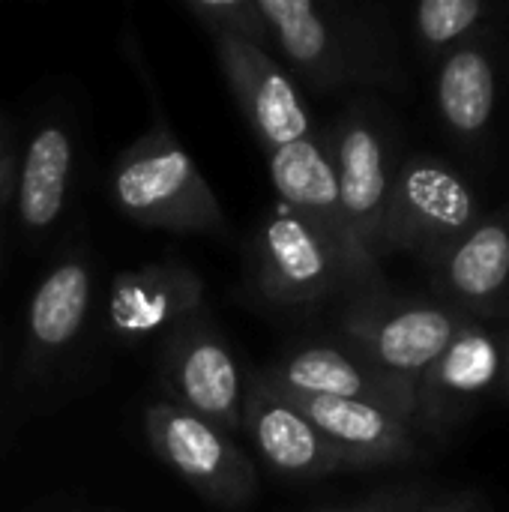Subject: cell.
Returning a JSON list of instances; mask_svg holds the SVG:
<instances>
[{
    "label": "cell",
    "instance_id": "6",
    "mask_svg": "<svg viewBox=\"0 0 509 512\" xmlns=\"http://www.w3.org/2000/svg\"><path fill=\"white\" fill-rule=\"evenodd\" d=\"M267 162H270V180L279 192V204L297 213L300 219H306L333 246L357 294L372 291L381 282V270L378 261L360 246V240L354 237L345 219L336 168L327 144L309 135L303 141H294L270 153Z\"/></svg>",
    "mask_w": 509,
    "mask_h": 512
},
{
    "label": "cell",
    "instance_id": "7",
    "mask_svg": "<svg viewBox=\"0 0 509 512\" xmlns=\"http://www.w3.org/2000/svg\"><path fill=\"white\" fill-rule=\"evenodd\" d=\"M252 270L258 294L276 306H309L354 291L333 246L282 204L258 228Z\"/></svg>",
    "mask_w": 509,
    "mask_h": 512
},
{
    "label": "cell",
    "instance_id": "24",
    "mask_svg": "<svg viewBox=\"0 0 509 512\" xmlns=\"http://www.w3.org/2000/svg\"><path fill=\"white\" fill-rule=\"evenodd\" d=\"M9 183H15V156L0 138V189L9 186Z\"/></svg>",
    "mask_w": 509,
    "mask_h": 512
},
{
    "label": "cell",
    "instance_id": "9",
    "mask_svg": "<svg viewBox=\"0 0 509 512\" xmlns=\"http://www.w3.org/2000/svg\"><path fill=\"white\" fill-rule=\"evenodd\" d=\"M327 150L336 168L345 219L360 246L378 261L384 255V225L393 186L384 135L363 111H348L336 123Z\"/></svg>",
    "mask_w": 509,
    "mask_h": 512
},
{
    "label": "cell",
    "instance_id": "15",
    "mask_svg": "<svg viewBox=\"0 0 509 512\" xmlns=\"http://www.w3.org/2000/svg\"><path fill=\"white\" fill-rule=\"evenodd\" d=\"M270 42L291 69L315 90L339 87L354 75V54L345 30L312 0H258Z\"/></svg>",
    "mask_w": 509,
    "mask_h": 512
},
{
    "label": "cell",
    "instance_id": "18",
    "mask_svg": "<svg viewBox=\"0 0 509 512\" xmlns=\"http://www.w3.org/2000/svg\"><path fill=\"white\" fill-rule=\"evenodd\" d=\"M450 291L468 303H486L509 282V228L504 222H477L444 258Z\"/></svg>",
    "mask_w": 509,
    "mask_h": 512
},
{
    "label": "cell",
    "instance_id": "22",
    "mask_svg": "<svg viewBox=\"0 0 509 512\" xmlns=\"http://www.w3.org/2000/svg\"><path fill=\"white\" fill-rule=\"evenodd\" d=\"M423 498H426V489L420 486H408V489H387V492H378L354 507H345V510H327V512H417L423 507Z\"/></svg>",
    "mask_w": 509,
    "mask_h": 512
},
{
    "label": "cell",
    "instance_id": "5",
    "mask_svg": "<svg viewBox=\"0 0 509 512\" xmlns=\"http://www.w3.org/2000/svg\"><path fill=\"white\" fill-rule=\"evenodd\" d=\"M459 327L462 321L441 306L375 303L369 297L357 300L342 318V336L351 351L414 393Z\"/></svg>",
    "mask_w": 509,
    "mask_h": 512
},
{
    "label": "cell",
    "instance_id": "14",
    "mask_svg": "<svg viewBox=\"0 0 509 512\" xmlns=\"http://www.w3.org/2000/svg\"><path fill=\"white\" fill-rule=\"evenodd\" d=\"M504 378V345L477 324H462L447 351L417 384V423L444 429Z\"/></svg>",
    "mask_w": 509,
    "mask_h": 512
},
{
    "label": "cell",
    "instance_id": "2",
    "mask_svg": "<svg viewBox=\"0 0 509 512\" xmlns=\"http://www.w3.org/2000/svg\"><path fill=\"white\" fill-rule=\"evenodd\" d=\"M144 432L153 453L207 504L234 510L255 498L258 471L219 426L165 399L147 405Z\"/></svg>",
    "mask_w": 509,
    "mask_h": 512
},
{
    "label": "cell",
    "instance_id": "21",
    "mask_svg": "<svg viewBox=\"0 0 509 512\" xmlns=\"http://www.w3.org/2000/svg\"><path fill=\"white\" fill-rule=\"evenodd\" d=\"M486 6L480 0H423L414 12L417 33L426 45H450L480 24Z\"/></svg>",
    "mask_w": 509,
    "mask_h": 512
},
{
    "label": "cell",
    "instance_id": "23",
    "mask_svg": "<svg viewBox=\"0 0 509 512\" xmlns=\"http://www.w3.org/2000/svg\"><path fill=\"white\" fill-rule=\"evenodd\" d=\"M417 512H483V501L480 498H471V495H462V498H450V501H441V504H432V507H420Z\"/></svg>",
    "mask_w": 509,
    "mask_h": 512
},
{
    "label": "cell",
    "instance_id": "26",
    "mask_svg": "<svg viewBox=\"0 0 509 512\" xmlns=\"http://www.w3.org/2000/svg\"><path fill=\"white\" fill-rule=\"evenodd\" d=\"M504 375H507V384H509V345L504 348Z\"/></svg>",
    "mask_w": 509,
    "mask_h": 512
},
{
    "label": "cell",
    "instance_id": "17",
    "mask_svg": "<svg viewBox=\"0 0 509 512\" xmlns=\"http://www.w3.org/2000/svg\"><path fill=\"white\" fill-rule=\"evenodd\" d=\"M72 156V138L60 123H45L33 132L21 162L15 165L12 189L24 228L45 231L60 219L72 177Z\"/></svg>",
    "mask_w": 509,
    "mask_h": 512
},
{
    "label": "cell",
    "instance_id": "3",
    "mask_svg": "<svg viewBox=\"0 0 509 512\" xmlns=\"http://www.w3.org/2000/svg\"><path fill=\"white\" fill-rule=\"evenodd\" d=\"M159 372L168 402L219 426L231 438L243 432L246 384L207 309L195 312L162 339Z\"/></svg>",
    "mask_w": 509,
    "mask_h": 512
},
{
    "label": "cell",
    "instance_id": "19",
    "mask_svg": "<svg viewBox=\"0 0 509 512\" xmlns=\"http://www.w3.org/2000/svg\"><path fill=\"white\" fill-rule=\"evenodd\" d=\"M495 66L477 45L453 51L438 72L441 117L462 135L480 132L495 111Z\"/></svg>",
    "mask_w": 509,
    "mask_h": 512
},
{
    "label": "cell",
    "instance_id": "25",
    "mask_svg": "<svg viewBox=\"0 0 509 512\" xmlns=\"http://www.w3.org/2000/svg\"><path fill=\"white\" fill-rule=\"evenodd\" d=\"M12 189H15V183H9V186H3V189H0V207L6 204V198H9V192H12Z\"/></svg>",
    "mask_w": 509,
    "mask_h": 512
},
{
    "label": "cell",
    "instance_id": "1",
    "mask_svg": "<svg viewBox=\"0 0 509 512\" xmlns=\"http://www.w3.org/2000/svg\"><path fill=\"white\" fill-rule=\"evenodd\" d=\"M111 195L117 210L144 228L192 234L225 228L216 192L162 120L138 135L114 162Z\"/></svg>",
    "mask_w": 509,
    "mask_h": 512
},
{
    "label": "cell",
    "instance_id": "12",
    "mask_svg": "<svg viewBox=\"0 0 509 512\" xmlns=\"http://www.w3.org/2000/svg\"><path fill=\"white\" fill-rule=\"evenodd\" d=\"M273 390L282 393L321 432V438L342 456L345 468L402 465L420 453L414 423L399 417L396 411H387L372 402L303 396L279 387Z\"/></svg>",
    "mask_w": 509,
    "mask_h": 512
},
{
    "label": "cell",
    "instance_id": "11",
    "mask_svg": "<svg viewBox=\"0 0 509 512\" xmlns=\"http://www.w3.org/2000/svg\"><path fill=\"white\" fill-rule=\"evenodd\" d=\"M261 378L288 393L372 402L417 423V393L381 375L351 348L306 345L279 357L273 366L261 372Z\"/></svg>",
    "mask_w": 509,
    "mask_h": 512
},
{
    "label": "cell",
    "instance_id": "10",
    "mask_svg": "<svg viewBox=\"0 0 509 512\" xmlns=\"http://www.w3.org/2000/svg\"><path fill=\"white\" fill-rule=\"evenodd\" d=\"M204 309L201 276L180 261H153L114 276L108 291V324L123 345L168 336Z\"/></svg>",
    "mask_w": 509,
    "mask_h": 512
},
{
    "label": "cell",
    "instance_id": "8",
    "mask_svg": "<svg viewBox=\"0 0 509 512\" xmlns=\"http://www.w3.org/2000/svg\"><path fill=\"white\" fill-rule=\"evenodd\" d=\"M213 48L219 72L267 156L312 135V117L297 84L267 48L234 36H213Z\"/></svg>",
    "mask_w": 509,
    "mask_h": 512
},
{
    "label": "cell",
    "instance_id": "20",
    "mask_svg": "<svg viewBox=\"0 0 509 512\" xmlns=\"http://www.w3.org/2000/svg\"><path fill=\"white\" fill-rule=\"evenodd\" d=\"M186 9L210 36H234L258 48L270 45L258 0H189Z\"/></svg>",
    "mask_w": 509,
    "mask_h": 512
},
{
    "label": "cell",
    "instance_id": "4",
    "mask_svg": "<svg viewBox=\"0 0 509 512\" xmlns=\"http://www.w3.org/2000/svg\"><path fill=\"white\" fill-rule=\"evenodd\" d=\"M477 219V198L456 171L426 156L408 159L390 186L384 252L402 246L441 261Z\"/></svg>",
    "mask_w": 509,
    "mask_h": 512
},
{
    "label": "cell",
    "instance_id": "13",
    "mask_svg": "<svg viewBox=\"0 0 509 512\" xmlns=\"http://www.w3.org/2000/svg\"><path fill=\"white\" fill-rule=\"evenodd\" d=\"M243 432L258 456L288 480H321L345 471L342 456L261 375L246 384Z\"/></svg>",
    "mask_w": 509,
    "mask_h": 512
},
{
    "label": "cell",
    "instance_id": "16",
    "mask_svg": "<svg viewBox=\"0 0 509 512\" xmlns=\"http://www.w3.org/2000/svg\"><path fill=\"white\" fill-rule=\"evenodd\" d=\"M93 273L84 258H63L36 288L27 309V345L36 363L60 357L90 315Z\"/></svg>",
    "mask_w": 509,
    "mask_h": 512
}]
</instances>
